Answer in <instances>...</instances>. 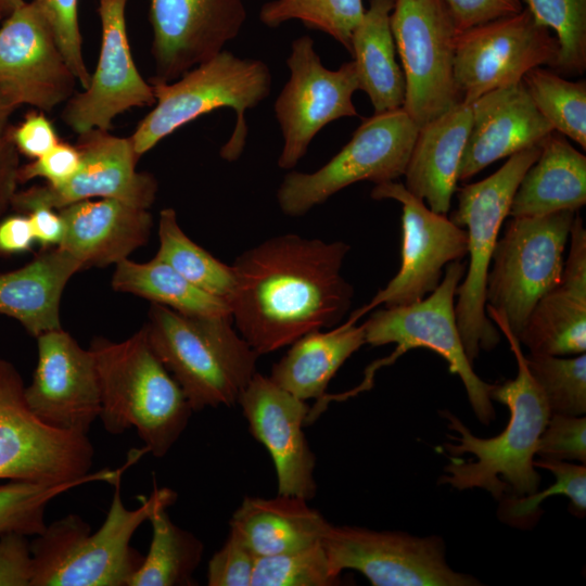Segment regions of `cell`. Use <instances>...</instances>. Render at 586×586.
Instances as JSON below:
<instances>
[{
	"label": "cell",
	"instance_id": "1",
	"mask_svg": "<svg viewBox=\"0 0 586 586\" xmlns=\"http://www.w3.org/2000/svg\"><path fill=\"white\" fill-rule=\"evenodd\" d=\"M349 249L343 241L286 233L235 258L230 315L240 335L259 356L344 318L354 296L353 286L341 273Z\"/></svg>",
	"mask_w": 586,
	"mask_h": 586
},
{
	"label": "cell",
	"instance_id": "2",
	"mask_svg": "<svg viewBox=\"0 0 586 586\" xmlns=\"http://www.w3.org/2000/svg\"><path fill=\"white\" fill-rule=\"evenodd\" d=\"M486 313L507 336L518 361V374L513 380L494 384L491 398L506 405L510 411L509 422L497 436L481 438L448 410L440 413L448 421V428L457 433L449 436L458 444L446 443L444 448L451 456L470 453L475 459L463 461L449 457V464L440 484H449L459 491L482 488L500 500L505 496H528L538 491L540 476L535 470L534 457L550 411L543 393L532 378L520 342L509 330L502 315L487 307Z\"/></svg>",
	"mask_w": 586,
	"mask_h": 586
},
{
	"label": "cell",
	"instance_id": "3",
	"mask_svg": "<svg viewBox=\"0 0 586 586\" xmlns=\"http://www.w3.org/2000/svg\"><path fill=\"white\" fill-rule=\"evenodd\" d=\"M120 480L102 525L93 533L76 514L52 522L29 542V586H128L143 561L130 540L160 506L177 500L168 487L154 486L136 509L124 506Z\"/></svg>",
	"mask_w": 586,
	"mask_h": 586
},
{
	"label": "cell",
	"instance_id": "4",
	"mask_svg": "<svg viewBox=\"0 0 586 586\" xmlns=\"http://www.w3.org/2000/svg\"><path fill=\"white\" fill-rule=\"evenodd\" d=\"M97 365L101 412L106 432L135 428L148 453L164 457L179 440L193 412L182 388L152 349L143 326L130 337L90 344Z\"/></svg>",
	"mask_w": 586,
	"mask_h": 586
},
{
	"label": "cell",
	"instance_id": "5",
	"mask_svg": "<svg viewBox=\"0 0 586 586\" xmlns=\"http://www.w3.org/2000/svg\"><path fill=\"white\" fill-rule=\"evenodd\" d=\"M149 343L182 388L193 411L233 406L256 371L259 355L231 316H188L151 303Z\"/></svg>",
	"mask_w": 586,
	"mask_h": 586
},
{
	"label": "cell",
	"instance_id": "6",
	"mask_svg": "<svg viewBox=\"0 0 586 586\" xmlns=\"http://www.w3.org/2000/svg\"><path fill=\"white\" fill-rule=\"evenodd\" d=\"M154 107L130 136L140 158L178 128L214 110L235 112L234 129L220 156L237 161L245 146V112L263 102L271 90V73L262 60L242 59L222 50L170 82H151Z\"/></svg>",
	"mask_w": 586,
	"mask_h": 586
},
{
	"label": "cell",
	"instance_id": "7",
	"mask_svg": "<svg viewBox=\"0 0 586 586\" xmlns=\"http://www.w3.org/2000/svg\"><path fill=\"white\" fill-rule=\"evenodd\" d=\"M539 153L540 144L518 152L487 178L458 190L457 208L450 219L467 228L469 267L457 289L455 311L460 339L472 365L481 351H492L500 341L496 326L486 315L487 272L513 195Z\"/></svg>",
	"mask_w": 586,
	"mask_h": 586
},
{
	"label": "cell",
	"instance_id": "8",
	"mask_svg": "<svg viewBox=\"0 0 586 586\" xmlns=\"http://www.w3.org/2000/svg\"><path fill=\"white\" fill-rule=\"evenodd\" d=\"M466 269L460 260L449 263L438 286L421 301L384 307L371 314L362 323L366 344H396V348L388 358L371 366L365 382L369 383L378 368L393 364L406 352L429 348L446 360L450 373L461 379L476 418L487 425L496 418L491 398L494 384L474 372L460 339L455 311V296Z\"/></svg>",
	"mask_w": 586,
	"mask_h": 586
},
{
	"label": "cell",
	"instance_id": "9",
	"mask_svg": "<svg viewBox=\"0 0 586 586\" xmlns=\"http://www.w3.org/2000/svg\"><path fill=\"white\" fill-rule=\"evenodd\" d=\"M576 213L512 217L497 240L486 278V306L504 316L517 337L537 302L560 283Z\"/></svg>",
	"mask_w": 586,
	"mask_h": 586
},
{
	"label": "cell",
	"instance_id": "10",
	"mask_svg": "<svg viewBox=\"0 0 586 586\" xmlns=\"http://www.w3.org/2000/svg\"><path fill=\"white\" fill-rule=\"evenodd\" d=\"M418 131L403 109L364 118L352 139L322 167L284 176L277 191L280 209L286 216H303L355 182L378 184L404 176Z\"/></svg>",
	"mask_w": 586,
	"mask_h": 586
},
{
	"label": "cell",
	"instance_id": "11",
	"mask_svg": "<svg viewBox=\"0 0 586 586\" xmlns=\"http://www.w3.org/2000/svg\"><path fill=\"white\" fill-rule=\"evenodd\" d=\"M391 29L406 85L402 109L421 127L461 102L454 74L458 33L443 0H395Z\"/></svg>",
	"mask_w": 586,
	"mask_h": 586
},
{
	"label": "cell",
	"instance_id": "12",
	"mask_svg": "<svg viewBox=\"0 0 586 586\" xmlns=\"http://www.w3.org/2000/svg\"><path fill=\"white\" fill-rule=\"evenodd\" d=\"M88 435L49 426L29 409L23 379L0 357V479L59 484L89 473Z\"/></svg>",
	"mask_w": 586,
	"mask_h": 586
},
{
	"label": "cell",
	"instance_id": "13",
	"mask_svg": "<svg viewBox=\"0 0 586 586\" xmlns=\"http://www.w3.org/2000/svg\"><path fill=\"white\" fill-rule=\"evenodd\" d=\"M337 573L365 575L373 586H476L470 574L453 570L440 536L330 524L321 539Z\"/></svg>",
	"mask_w": 586,
	"mask_h": 586
},
{
	"label": "cell",
	"instance_id": "14",
	"mask_svg": "<svg viewBox=\"0 0 586 586\" xmlns=\"http://www.w3.org/2000/svg\"><path fill=\"white\" fill-rule=\"evenodd\" d=\"M559 43L527 8L458 33L454 74L461 102L522 81L534 67H553Z\"/></svg>",
	"mask_w": 586,
	"mask_h": 586
},
{
	"label": "cell",
	"instance_id": "15",
	"mask_svg": "<svg viewBox=\"0 0 586 586\" xmlns=\"http://www.w3.org/2000/svg\"><path fill=\"white\" fill-rule=\"evenodd\" d=\"M286 64L290 78L273 109L283 138L278 166L292 169L324 126L358 115L353 94L359 84L353 61L334 71L327 68L307 35L292 41Z\"/></svg>",
	"mask_w": 586,
	"mask_h": 586
},
{
	"label": "cell",
	"instance_id": "16",
	"mask_svg": "<svg viewBox=\"0 0 586 586\" xmlns=\"http://www.w3.org/2000/svg\"><path fill=\"white\" fill-rule=\"evenodd\" d=\"M374 200L392 199L403 206L402 263L398 272L364 307L348 319L357 321L380 305H408L421 301L440 284L443 268L461 260L468 252V235L446 215L433 212L411 194L402 182L378 183L371 191Z\"/></svg>",
	"mask_w": 586,
	"mask_h": 586
},
{
	"label": "cell",
	"instance_id": "17",
	"mask_svg": "<svg viewBox=\"0 0 586 586\" xmlns=\"http://www.w3.org/2000/svg\"><path fill=\"white\" fill-rule=\"evenodd\" d=\"M78 170L58 186H34L16 191L11 207L26 214L38 206L60 209L90 200L117 199L149 209L155 201L157 181L153 175L136 169L137 156L131 139L113 136L109 130L91 129L78 136Z\"/></svg>",
	"mask_w": 586,
	"mask_h": 586
},
{
	"label": "cell",
	"instance_id": "18",
	"mask_svg": "<svg viewBox=\"0 0 586 586\" xmlns=\"http://www.w3.org/2000/svg\"><path fill=\"white\" fill-rule=\"evenodd\" d=\"M78 82L39 8L25 1L0 26V91L22 104L50 112L66 103Z\"/></svg>",
	"mask_w": 586,
	"mask_h": 586
},
{
	"label": "cell",
	"instance_id": "19",
	"mask_svg": "<svg viewBox=\"0 0 586 586\" xmlns=\"http://www.w3.org/2000/svg\"><path fill=\"white\" fill-rule=\"evenodd\" d=\"M37 339V365L25 399L31 412L51 428L88 435L101 412L94 356L62 328Z\"/></svg>",
	"mask_w": 586,
	"mask_h": 586
},
{
	"label": "cell",
	"instance_id": "20",
	"mask_svg": "<svg viewBox=\"0 0 586 586\" xmlns=\"http://www.w3.org/2000/svg\"><path fill=\"white\" fill-rule=\"evenodd\" d=\"M244 0H150L151 82H170L214 58L241 31Z\"/></svg>",
	"mask_w": 586,
	"mask_h": 586
},
{
	"label": "cell",
	"instance_id": "21",
	"mask_svg": "<svg viewBox=\"0 0 586 586\" xmlns=\"http://www.w3.org/2000/svg\"><path fill=\"white\" fill-rule=\"evenodd\" d=\"M128 0H99L102 39L89 86L66 103L62 119L80 135L110 130L113 119L132 107L155 103L153 87L140 75L130 52L126 25Z\"/></svg>",
	"mask_w": 586,
	"mask_h": 586
},
{
	"label": "cell",
	"instance_id": "22",
	"mask_svg": "<svg viewBox=\"0 0 586 586\" xmlns=\"http://www.w3.org/2000/svg\"><path fill=\"white\" fill-rule=\"evenodd\" d=\"M251 435L269 453L278 493L310 500L317 493L316 456L305 436L310 409L302 400L256 372L239 395Z\"/></svg>",
	"mask_w": 586,
	"mask_h": 586
},
{
	"label": "cell",
	"instance_id": "23",
	"mask_svg": "<svg viewBox=\"0 0 586 586\" xmlns=\"http://www.w3.org/2000/svg\"><path fill=\"white\" fill-rule=\"evenodd\" d=\"M472 125L458 181L492 163L539 145L553 131L538 112L523 81L492 90L471 103Z\"/></svg>",
	"mask_w": 586,
	"mask_h": 586
},
{
	"label": "cell",
	"instance_id": "24",
	"mask_svg": "<svg viewBox=\"0 0 586 586\" xmlns=\"http://www.w3.org/2000/svg\"><path fill=\"white\" fill-rule=\"evenodd\" d=\"M64 221L59 246L86 268L116 265L145 245L153 227L151 213L117 199L85 200L58 209Z\"/></svg>",
	"mask_w": 586,
	"mask_h": 586
},
{
	"label": "cell",
	"instance_id": "25",
	"mask_svg": "<svg viewBox=\"0 0 586 586\" xmlns=\"http://www.w3.org/2000/svg\"><path fill=\"white\" fill-rule=\"evenodd\" d=\"M471 125V104L459 102L419 127L404 186L435 213L450 209Z\"/></svg>",
	"mask_w": 586,
	"mask_h": 586
},
{
	"label": "cell",
	"instance_id": "26",
	"mask_svg": "<svg viewBox=\"0 0 586 586\" xmlns=\"http://www.w3.org/2000/svg\"><path fill=\"white\" fill-rule=\"evenodd\" d=\"M80 262L61 246L43 249L26 265L0 273V314L17 320L34 337L61 329L60 304Z\"/></svg>",
	"mask_w": 586,
	"mask_h": 586
},
{
	"label": "cell",
	"instance_id": "27",
	"mask_svg": "<svg viewBox=\"0 0 586 586\" xmlns=\"http://www.w3.org/2000/svg\"><path fill=\"white\" fill-rule=\"evenodd\" d=\"M307 501L281 494L273 498L246 496L232 513L230 530L257 558L307 548L321 542L331 524Z\"/></svg>",
	"mask_w": 586,
	"mask_h": 586
},
{
	"label": "cell",
	"instance_id": "28",
	"mask_svg": "<svg viewBox=\"0 0 586 586\" xmlns=\"http://www.w3.org/2000/svg\"><path fill=\"white\" fill-rule=\"evenodd\" d=\"M586 204V156L566 138L550 132L537 160L526 170L513 195L511 217L577 212Z\"/></svg>",
	"mask_w": 586,
	"mask_h": 586
},
{
	"label": "cell",
	"instance_id": "29",
	"mask_svg": "<svg viewBox=\"0 0 586 586\" xmlns=\"http://www.w3.org/2000/svg\"><path fill=\"white\" fill-rule=\"evenodd\" d=\"M366 344L364 327L348 319L322 332L311 331L291 344L269 378L302 400L323 403L326 390L342 365Z\"/></svg>",
	"mask_w": 586,
	"mask_h": 586
},
{
	"label": "cell",
	"instance_id": "30",
	"mask_svg": "<svg viewBox=\"0 0 586 586\" xmlns=\"http://www.w3.org/2000/svg\"><path fill=\"white\" fill-rule=\"evenodd\" d=\"M394 4L395 0H369L351 41L359 90L367 93L374 113L402 109L405 102V77L391 29Z\"/></svg>",
	"mask_w": 586,
	"mask_h": 586
},
{
	"label": "cell",
	"instance_id": "31",
	"mask_svg": "<svg viewBox=\"0 0 586 586\" xmlns=\"http://www.w3.org/2000/svg\"><path fill=\"white\" fill-rule=\"evenodd\" d=\"M116 292L129 293L188 316H231L229 305L195 286L168 264L128 258L115 265L111 280Z\"/></svg>",
	"mask_w": 586,
	"mask_h": 586
},
{
	"label": "cell",
	"instance_id": "32",
	"mask_svg": "<svg viewBox=\"0 0 586 586\" xmlns=\"http://www.w3.org/2000/svg\"><path fill=\"white\" fill-rule=\"evenodd\" d=\"M517 339L533 354L585 353L586 292L559 283L537 302Z\"/></svg>",
	"mask_w": 586,
	"mask_h": 586
},
{
	"label": "cell",
	"instance_id": "33",
	"mask_svg": "<svg viewBox=\"0 0 586 586\" xmlns=\"http://www.w3.org/2000/svg\"><path fill=\"white\" fill-rule=\"evenodd\" d=\"M168 506L156 508L149 521L152 539L146 556L128 586H191L201 563L204 545L191 532L176 525Z\"/></svg>",
	"mask_w": 586,
	"mask_h": 586
},
{
	"label": "cell",
	"instance_id": "34",
	"mask_svg": "<svg viewBox=\"0 0 586 586\" xmlns=\"http://www.w3.org/2000/svg\"><path fill=\"white\" fill-rule=\"evenodd\" d=\"M158 250L154 257L168 264L189 282L225 301L229 305L235 286L232 266H229L192 241L178 224L174 208L161 211Z\"/></svg>",
	"mask_w": 586,
	"mask_h": 586
},
{
	"label": "cell",
	"instance_id": "35",
	"mask_svg": "<svg viewBox=\"0 0 586 586\" xmlns=\"http://www.w3.org/2000/svg\"><path fill=\"white\" fill-rule=\"evenodd\" d=\"M122 475V469H104L88 473L81 479L47 484L11 481L0 485V536L18 533L35 536L46 528L44 510L56 496L89 482L113 484Z\"/></svg>",
	"mask_w": 586,
	"mask_h": 586
},
{
	"label": "cell",
	"instance_id": "36",
	"mask_svg": "<svg viewBox=\"0 0 586 586\" xmlns=\"http://www.w3.org/2000/svg\"><path fill=\"white\" fill-rule=\"evenodd\" d=\"M522 81L538 112L552 129L586 150V82L570 81L540 66Z\"/></svg>",
	"mask_w": 586,
	"mask_h": 586
},
{
	"label": "cell",
	"instance_id": "37",
	"mask_svg": "<svg viewBox=\"0 0 586 586\" xmlns=\"http://www.w3.org/2000/svg\"><path fill=\"white\" fill-rule=\"evenodd\" d=\"M366 9L362 0H271L259 11L268 27L297 20L306 26L330 35L351 52V41Z\"/></svg>",
	"mask_w": 586,
	"mask_h": 586
},
{
	"label": "cell",
	"instance_id": "38",
	"mask_svg": "<svg viewBox=\"0 0 586 586\" xmlns=\"http://www.w3.org/2000/svg\"><path fill=\"white\" fill-rule=\"evenodd\" d=\"M525 362L545 397L550 415H585V353L571 358L530 353Z\"/></svg>",
	"mask_w": 586,
	"mask_h": 586
},
{
	"label": "cell",
	"instance_id": "39",
	"mask_svg": "<svg viewBox=\"0 0 586 586\" xmlns=\"http://www.w3.org/2000/svg\"><path fill=\"white\" fill-rule=\"evenodd\" d=\"M535 21L552 30L559 54L552 68L568 75L586 69V0H525Z\"/></svg>",
	"mask_w": 586,
	"mask_h": 586
},
{
	"label": "cell",
	"instance_id": "40",
	"mask_svg": "<svg viewBox=\"0 0 586 586\" xmlns=\"http://www.w3.org/2000/svg\"><path fill=\"white\" fill-rule=\"evenodd\" d=\"M341 574L322 542L296 551L256 559L251 586H333Z\"/></svg>",
	"mask_w": 586,
	"mask_h": 586
},
{
	"label": "cell",
	"instance_id": "41",
	"mask_svg": "<svg viewBox=\"0 0 586 586\" xmlns=\"http://www.w3.org/2000/svg\"><path fill=\"white\" fill-rule=\"evenodd\" d=\"M534 466L549 470L556 482L543 492L518 497L507 495L500 499L499 517L504 522L521 526L538 518L540 502L549 496L561 494L569 497L570 511L578 517L586 511V467L570 461L540 459Z\"/></svg>",
	"mask_w": 586,
	"mask_h": 586
},
{
	"label": "cell",
	"instance_id": "42",
	"mask_svg": "<svg viewBox=\"0 0 586 586\" xmlns=\"http://www.w3.org/2000/svg\"><path fill=\"white\" fill-rule=\"evenodd\" d=\"M47 18L55 40L82 90L89 86V73L82 54L78 24V0H30Z\"/></svg>",
	"mask_w": 586,
	"mask_h": 586
},
{
	"label": "cell",
	"instance_id": "43",
	"mask_svg": "<svg viewBox=\"0 0 586 586\" xmlns=\"http://www.w3.org/2000/svg\"><path fill=\"white\" fill-rule=\"evenodd\" d=\"M536 456L540 459L586 462V418L550 415L539 436Z\"/></svg>",
	"mask_w": 586,
	"mask_h": 586
},
{
	"label": "cell",
	"instance_id": "44",
	"mask_svg": "<svg viewBox=\"0 0 586 586\" xmlns=\"http://www.w3.org/2000/svg\"><path fill=\"white\" fill-rule=\"evenodd\" d=\"M257 557L230 530L222 546L212 556L207 565L208 586H251Z\"/></svg>",
	"mask_w": 586,
	"mask_h": 586
},
{
	"label": "cell",
	"instance_id": "45",
	"mask_svg": "<svg viewBox=\"0 0 586 586\" xmlns=\"http://www.w3.org/2000/svg\"><path fill=\"white\" fill-rule=\"evenodd\" d=\"M80 153L76 145L59 142L50 151L31 162L21 165L18 182L43 178L48 184L58 186L66 182L78 170Z\"/></svg>",
	"mask_w": 586,
	"mask_h": 586
},
{
	"label": "cell",
	"instance_id": "46",
	"mask_svg": "<svg viewBox=\"0 0 586 586\" xmlns=\"http://www.w3.org/2000/svg\"><path fill=\"white\" fill-rule=\"evenodd\" d=\"M7 133L20 154L38 158L60 140L52 123L42 112H28L17 126L7 127Z\"/></svg>",
	"mask_w": 586,
	"mask_h": 586
},
{
	"label": "cell",
	"instance_id": "47",
	"mask_svg": "<svg viewBox=\"0 0 586 586\" xmlns=\"http://www.w3.org/2000/svg\"><path fill=\"white\" fill-rule=\"evenodd\" d=\"M457 33L522 11L523 0H443Z\"/></svg>",
	"mask_w": 586,
	"mask_h": 586
},
{
	"label": "cell",
	"instance_id": "48",
	"mask_svg": "<svg viewBox=\"0 0 586 586\" xmlns=\"http://www.w3.org/2000/svg\"><path fill=\"white\" fill-rule=\"evenodd\" d=\"M27 537L18 533L0 536V585L29 586L30 551Z\"/></svg>",
	"mask_w": 586,
	"mask_h": 586
},
{
	"label": "cell",
	"instance_id": "49",
	"mask_svg": "<svg viewBox=\"0 0 586 586\" xmlns=\"http://www.w3.org/2000/svg\"><path fill=\"white\" fill-rule=\"evenodd\" d=\"M20 153L7 129L0 132V217L11 207L18 182Z\"/></svg>",
	"mask_w": 586,
	"mask_h": 586
},
{
	"label": "cell",
	"instance_id": "50",
	"mask_svg": "<svg viewBox=\"0 0 586 586\" xmlns=\"http://www.w3.org/2000/svg\"><path fill=\"white\" fill-rule=\"evenodd\" d=\"M35 243L28 217L15 214L0 220V256L25 253Z\"/></svg>",
	"mask_w": 586,
	"mask_h": 586
},
{
	"label": "cell",
	"instance_id": "51",
	"mask_svg": "<svg viewBox=\"0 0 586 586\" xmlns=\"http://www.w3.org/2000/svg\"><path fill=\"white\" fill-rule=\"evenodd\" d=\"M24 215L28 217L35 242L43 249L61 244L64 235V221L59 211L38 206Z\"/></svg>",
	"mask_w": 586,
	"mask_h": 586
},
{
	"label": "cell",
	"instance_id": "52",
	"mask_svg": "<svg viewBox=\"0 0 586 586\" xmlns=\"http://www.w3.org/2000/svg\"><path fill=\"white\" fill-rule=\"evenodd\" d=\"M16 107L0 91V132L8 127V120Z\"/></svg>",
	"mask_w": 586,
	"mask_h": 586
},
{
	"label": "cell",
	"instance_id": "53",
	"mask_svg": "<svg viewBox=\"0 0 586 586\" xmlns=\"http://www.w3.org/2000/svg\"><path fill=\"white\" fill-rule=\"evenodd\" d=\"M26 0H0V12L4 17L11 14L16 8L22 5Z\"/></svg>",
	"mask_w": 586,
	"mask_h": 586
},
{
	"label": "cell",
	"instance_id": "54",
	"mask_svg": "<svg viewBox=\"0 0 586 586\" xmlns=\"http://www.w3.org/2000/svg\"><path fill=\"white\" fill-rule=\"evenodd\" d=\"M2 20H3V16H2V14H1V12H0V22H2Z\"/></svg>",
	"mask_w": 586,
	"mask_h": 586
}]
</instances>
